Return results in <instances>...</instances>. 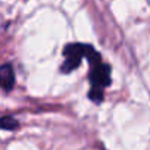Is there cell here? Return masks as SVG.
<instances>
[{
	"label": "cell",
	"mask_w": 150,
	"mask_h": 150,
	"mask_svg": "<svg viewBox=\"0 0 150 150\" xmlns=\"http://www.w3.org/2000/svg\"><path fill=\"white\" fill-rule=\"evenodd\" d=\"M90 80L93 86H100V87H108L110 84V66L108 63L99 62L97 65L91 66L90 72Z\"/></svg>",
	"instance_id": "obj_1"
},
{
	"label": "cell",
	"mask_w": 150,
	"mask_h": 150,
	"mask_svg": "<svg viewBox=\"0 0 150 150\" xmlns=\"http://www.w3.org/2000/svg\"><path fill=\"white\" fill-rule=\"evenodd\" d=\"M15 86V72L12 65L6 63L0 66V87L6 91H11Z\"/></svg>",
	"instance_id": "obj_2"
},
{
	"label": "cell",
	"mask_w": 150,
	"mask_h": 150,
	"mask_svg": "<svg viewBox=\"0 0 150 150\" xmlns=\"http://www.w3.org/2000/svg\"><path fill=\"white\" fill-rule=\"evenodd\" d=\"M84 53H86V44H80V43L68 44L63 49V56L65 57H80V59H83Z\"/></svg>",
	"instance_id": "obj_3"
},
{
	"label": "cell",
	"mask_w": 150,
	"mask_h": 150,
	"mask_svg": "<svg viewBox=\"0 0 150 150\" xmlns=\"http://www.w3.org/2000/svg\"><path fill=\"white\" fill-rule=\"evenodd\" d=\"M81 60L83 59H80V57H65V62L62 65V72H65V74L72 72L74 69H77L80 66Z\"/></svg>",
	"instance_id": "obj_4"
},
{
	"label": "cell",
	"mask_w": 150,
	"mask_h": 150,
	"mask_svg": "<svg viewBox=\"0 0 150 150\" xmlns=\"http://www.w3.org/2000/svg\"><path fill=\"white\" fill-rule=\"evenodd\" d=\"M19 127L18 121L12 116H3L0 118V129H8V131H12V129H16Z\"/></svg>",
	"instance_id": "obj_5"
},
{
	"label": "cell",
	"mask_w": 150,
	"mask_h": 150,
	"mask_svg": "<svg viewBox=\"0 0 150 150\" xmlns=\"http://www.w3.org/2000/svg\"><path fill=\"white\" fill-rule=\"evenodd\" d=\"M88 97H90L94 103H100V102L105 99V94H103V87H100V86H93V87L90 88Z\"/></svg>",
	"instance_id": "obj_6"
}]
</instances>
